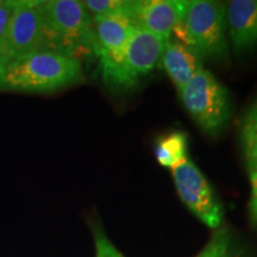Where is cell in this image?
Masks as SVG:
<instances>
[{
  "label": "cell",
  "instance_id": "30bf717a",
  "mask_svg": "<svg viewBox=\"0 0 257 257\" xmlns=\"http://www.w3.org/2000/svg\"><path fill=\"white\" fill-rule=\"evenodd\" d=\"M226 27L236 54L257 47V0H232L226 5Z\"/></svg>",
  "mask_w": 257,
  "mask_h": 257
},
{
  "label": "cell",
  "instance_id": "52a82bcc",
  "mask_svg": "<svg viewBox=\"0 0 257 257\" xmlns=\"http://www.w3.org/2000/svg\"><path fill=\"white\" fill-rule=\"evenodd\" d=\"M165 37L144 29L136 28L128 40L124 57L111 88L128 91L136 87L160 62L166 42Z\"/></svg>",
  "mask_w": 257,
  "mask_h": 257
},
{
  "label": "cell",
  "instance_id": "4fadbf2b",
  "mask_svg": "<svg viewBox=\"0 0 257 257\" xmlns=\"http://www.w3.org/2000/svg\"><path fill=\"white\" fill-rule=\"evenodd\" d=\"M157 162L162 167L173 169L187 157V137L175 131L160 138L155 146Z\"/></svg>",
  "mask_w": 257,
  "mask_h": 257
},
{
  "label": "cell",
  "instance_id": "7a4b0ae2",
  "mask_svg": "<svg viewBox=\"0 0 257 257\" xmlns=\"http://www.w3.org/2000/svg\"><path fill=\"white\" fill-rule=\"evenodd\" d=\"M43 50L79 61L98 56L94 22L82 2H44Z\"/></svg>",
  "mask_w": 257,
  "mask_h": 257
},
{
  "label": "cell",
  "instance_id": "9a60e30c",
  "mask_svg": "<svg viewBox=\"0 0 257 257\" xmlns=\"http://www.w3.org/2000/svg\"><path fill=\"white\" fill-rule=\"evenodd\" d=\"M195 257H237L234 255L231 233L227 229H219L212 236L205 248Z\"/></svg>",
  "mask_w": 257,
  "mask_h": 257
},
{
  "label": "cell",
  "instance_id": "7c38bea8",
  "mask_svg": "<svg viewBox=\"0 0 257 257\" xmlns=\"http://www.w3.org/2000/svg\"><path fill=\"white\" fill-rule=\"evenodd\" d=\"M239 138L249 174L257 173V99L242 118Z\"/></svg>",
  "mask_w": 257,
  "mask_h": 257
},
{
  "label": "cell",
  "instance_id": "8fae6325",
  "mask_svg": "<svg viewBox=\"0 0 257 257\" xmlns=\"http://www.w3.org/2000/svg\"><path fill=\"white\" fill-rule=\"evenodd\" d=\"M160 62L178 92L202 69L200 57L194 51L181 42L172 41L170 38L166 42Z\"/></svg>",
  "mask_w": 257,
  "mask_h": 257
},
{
  "label": "cell",
  "instance_id": "8992f818",
  "mask_svg": "<svg viewBox=\"0 0 257 257\" xmlns=\"http://www.w3.org/2000/svg\"><path fill=\"white\" fill-rule=\"evenodd\" d=\"M44 2L46 0H18V6L3 42V66L28 54L43 50Z\"/></svg>",
  "mask_w": 257,
  "mask_h": 257
},
{
  "label": "cell",
  "instance_id": "277c9868",
  "mask_svg": "<svg viewBox=\"0 0 257 257\" xmlns=\"http://www.w3.org/2000/svg\"><path fill=\"white\" fill-rule=\"evenodd\" d=\"M179 94L193 120L208 135L221 133L232 117L229 91L207 69L199 70Z\"/></svg>",
  "mask_w": 257,
  "mask_h": 257
},
{
  "label": "cell",
  "instance_id": "5bb4252c",
  "mask_svg": "<svg viewBox=\"0 0 257 257\" xmlns=\"http://www.w3.org/2000/svg\"><path fill=\"white\" fill-rule=\"evenodd\" d=\"M92 17H133L135 0H86L82 2Z\"/></svg>",
  "mask_w": 257,
  "mask_h": 257
},
{
  "label": "cell",
  "instance_id": "6da1fadb",
  "mask_svg": "<svg viewBox=\"0 0 257 257\" xmlns=\"http://www.w3.org/2000/svg\"><path fill=\"white\" fill-rule=\"evenodd\" d=\"M81 61L40 50L14 60L0 69V91L50 93L82 82Z\"/></svg>",
  "mask_w": 257,
  "mask_h": 257
},
{
  "label": "cell",
  "instance_id": "ac0fdd59",
  "mask_svg": "<svg viewBox=\"0 0 257 257\" xmlns=\"http://www.w3.org/2000/svg\"><path fill=\"white\" fill-rule=\"evenodd\" d=\"M250 175V182H251V195H250L249 210L250 217L253 223L257 225V173H252Z\"/></svg>",
  "mask_w": 257,
  "mask_h": 257
},
{
  "label": "cell",
  "instance_id": "2e32d148",
  "mask_svg": "<svg viewBox=\"0 0 257 257\" xmlns=\"http://www.w3.org/2000/svg\"><path fill=\"white\" fill-rule=\"evenodd\" d=\"M94 239L95 257H124L99 227L94 229Z\"/></svg>",
  "mask_w": 257,
  "mask_h": 257
},
{
  "label": "cell",
  "instance_id": "e0dca14e",
  "mask_svg": "<svg viewBox=\"0 0 257 257\" xmlns=\"http://www.w3.org/2000/svg\"><path fill=\"white\" fill-rule=\"evenodd\" d=\"M17 6L18 0H0V44L5 40Z\"/></svg>",
  "mask_w": 257,
  "mask_h": 257
},
{
  "label": "cell",
  "instance_id": "ba28073f",
  "mask_svg": "<svg viewBox=\"0 0 257 257\" xmlns=\"http://www.w3.org/2000/svg\"><path fill=\"white\" fill-rule=\"evenodd\" d=\"M98 42L99 68L111 88L124 57V51L136 27L125 17H93Z\"/></svg>",
  "mask_w": 257,
  "mask_h": 257
},
{
  "label": "cell",
  "instance_id": "3957f363",
  "mask_svg": "<svg viewBox=\"0 0 257 257\" xmlns=\"http://www.w3.org/2000/svg\"><path fill=\"white\" fill-rule=\"evenodd\" d=\"M225 31L226 6L208 0H188L173 34L199 57L223 60L229 53Z\"/></svg>",
  "mask_w": 257,
  "mask_h": 257
},
{
  "label": "cell",
  "instance_id": "d6986e66",
  "mask_svg": "<svg viewBox=\"0 0 257 257\" xmlns=\"http://www.w3.org/2000/svg\"><path fill=\"white\" fill-rule=\"evenodd\" d=\"M3 57H4V50H3V44H0V69L3 66Z\"/></svg>",
  "mask_w": 257,
  "mask_h": 257
},
{
  "label": "cell",
  "instance_id": "5b68a950",
  "mask_svg": "<svg viewBox=\"0 0 257 257\" xmlns=\"http://www.w3.org/2000/svg\"><path fill=\"white\" fill-rule=\"evenodd\" d=\"M176 191L189 211L210 229L223 223V208L207 179L187 156L172 169Z\"/></svg>",
  "mask_w": 257,
  "mask_h": 257
},
{
  "label": "cell",
  "instance_id": "9c48e42d",
  "mask_svg": "<svg viewBox=\"0 0 257 257\" xmlns=\"http://www.w3.org/2000/svg\"><path fill=\"white\" fill-rule=\"evenodd\" d=\"M186 4L187 0H135L131 22L169 40L184 17Z\"/></svg>",
  "mask_w": 257,
  "mask_h": 257
}]
</instances>
